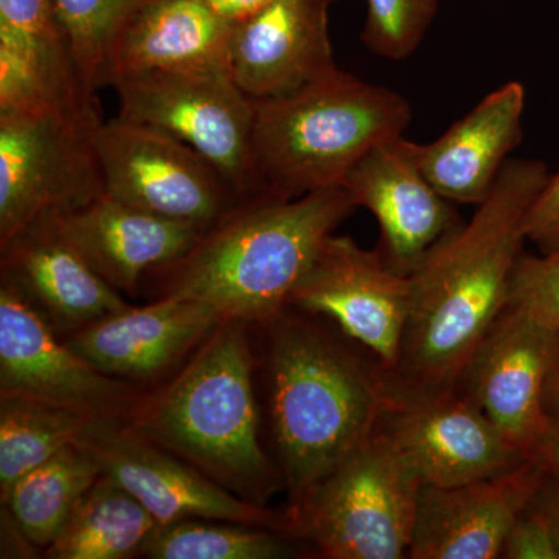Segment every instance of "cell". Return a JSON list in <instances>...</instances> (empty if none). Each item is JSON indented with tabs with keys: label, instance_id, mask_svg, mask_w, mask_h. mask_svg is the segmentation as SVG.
<instances>
[{
	"label": "cell",
	"instance_id": "16",
	"mask_svg": "<svg viewBox=\"0 0 559 559\" xmlns=\"http://www.w3.org/2000/svg\"><path fill=\"white\" fill-rule=\"evenodd\" d=\"M417 146L404 135L381 143L356 164L344 183L356 207L369 210L378 221L381 255L406 275L462 224L452 202L423 175Z\"/></svg>",
	"mask_w": 559,
	"mask_h": 559
},
{
	"label": "cell",
	"instance_id": "3",
	"mask_svg": "<svg viewBox=\"0 0 559 559\" xmlns=\"http://www.w3.org/2000/svg\"><path fill=\"white\" fill-rule=\"evenodd\" d=\"M355 209L345 187L249 202L204 231L186 255L143 280L154 283V299L201 301L221 318L260 329L290 307L320 249Z\"/></svg>",
	"mask_w": 559,
	"mask_h": 559
},
{
	"label": "cell",
	"instance_id": "13",
	"mask_svg": "<svg viewBox=\"0 0 559 559\" xmlns=\"http://www.w3.org/2000/svg\"><path fill=\"white\" fill-rule=\"evenodd\" d=\"M76 443L90 451L103 474L131 492L159 525L213 520L280 530L282 511L241 499L121 423L92 419Z\"/></svg>",
	"mask_w": 559,
	"mask_h": 559
},
{
	"label": "cell",
	"instance_id": "1",
	"mask_svg": "<svg viewBox=\"0 0 559 559\" xmlns=\"http://www.w3.org/2000/svg\"><path fill=\"white\" fill-rule=\"evenodd\" d=\"M544 162L513 159L466 224L452 229L412 272V308L393 390L455 389L471 356L509 304L527 240V216L549 182Z\"/></svg>",
	"mask_w": 559,
	"mask_h": 559
},
{
	"label": "cell",
	"instance_id": "8",
	"mask_svg": "<svg viewBox=\"0 0 559 559\" xmlns=\"http://www.w3.org/2000/svg\"><path fill=\"white\" fill-rule=\"evenodd\" d=\"M110 86L119 95V119L186 143L226 176L246 204L255 201V110L229 69L127 73Z\"/></svg>",
	"mask_w": 559,
	"mask_h": 559
},
{
	"label": "cell",
	"instance_id": "11",
	"mask_svg": "<svg viewBox=\"0 0 559 559\" xmlns=\"http://www.w3.org/2000/svg\"><path fill=\"white\" fill-rule=\"evenodd\" d=\"M380 430L423 485L452 487L499 476L527 457L462 390H393Z\"/></svg>",
	"mask_w": 559,
	"mask_h": 559
},
{
	"label": "cell",
	"instance_id": "18",
	"mask_svg": "<svg viewBox=\"0 0 559 559\" xmlns=\"http://www.w3.org/2000/svg\"><path fill=\"white\" fill-rule=\"evenodd\" d=\"M334 0H274L231 28L227 68L252 100L282 97L337 68L330 38Z\"/></svg>",
	"mask_w": 559,
	"mask_h": 559
},
{
	"label": "cell",
	"instance_id": "7",
	"mask_svg": "<svg viewBox=\"0 0 559 559\" xmlns=\"http://www.w3.org/2000/svg\"><path fill=\"white\" fill-rule=\"evenodd\" d=\"M102 121L97 105L0 112V246L105 193L94 145Z\"/></svg>",
	"mask_w": 559,
	"mask_h": 559
},
{
	"label": "cell",
	"instance_id": "27",
	"mask_svg": "<svg viewBox=\"0 0 559 559\" xmlns=\"http://www.w3.org/2000/svg\"><path fill=\"white\" fill-rule=\"evenodd\" d=\"M299 543L285 533L240 522L189 520L157 525L140 549L151 559H280Z\"/></svg>",
	"mask_w": 559,
	"mask_h": 559
},
{
	"label": "cell",
	"instance_id": "25",
	"mask_svg": "<svg viewBox=\"0 0 559 559\" xmlns=\"http://www.w3.org/2000/svg\"><path fill=\"white\" fill-rule=\"evenodd\" d=\"M102 474L90 451L73 443L25 474L2 506L25 538L44 551L60 535L79 500Z\"/></svg>",
	"mask_w": 559,
	"mask_h": 559
},
{
	"label": "cell",
	"instance_id": "29",
	"mask_svg": "<svg viewBox=\"0 0 559 559\" xmlns=\"http://www.w3.org/2000/svg\"><path fill=\"white\" fill-rule=\"evenodd\" d=\"M439 7L440 0H367L360 40L377 57L406 60L421 46Z\"/></svg>",
	"mask_w": 559,
	"mask_h": 559
},
{
	"label": "cell",
	"instance_id": "20",
	"mask_svg": "<svg viewBox=\"0 0 559 559\" xmlns=\"http://www.w3.org/2000/svg\"><path fill=\"white\" fill-rule=\"evenodd\" d=\"M92 105L53 0H0V112Z\"/></svg>",
	"mask_w": 559,
	"mask_h": 559
},
{
	"label": "cell",
	"instance_id": "4",
	"mask_svg": "<svg viewBox=\"0 0 559 559\" xmlns=\"http://www.w3.org/2000/svg\"><path fill=\"white\" fill-rule=\"evenodd\" d=\"M252 329L221 320L171 377L145 390L123 426L241 499L266 506L283 484L260 439Z\"/></svg>",
	"mask_w": 559,
	"mask_h": 559
},
{
	"label": "cell",
	"instance_id": "23",
	"mask_svg": "<svg viewBox=\"0 0 559 559\" xmlns=\"http://www.w3.org/2000/svg\"><path fill=\"white\" fill-rule=\"evenodd\" d=\"M231 28L205 0H153L121 36L109 84L127 73L229 69Z\"/></svg>",
	"mask_w": 559,
	"mask_h": 559
},
{
	"label": "cell",
	"instance_id": "21",
	"mask_svg": "<svg viewBox=\"0 0 559 559\" xmlns=\"http://www.w3.org/2000/svg\"><path fill=\"white\" fill-rule=\"evenodd\" d=\"M58 226L105 282L135 296L148 272L179 260L202 237L201 229L153 215L103 193L69 212Z\"/></svg>",
	"mask_w": 559,
	"mask_h": 559
},
{
	"label": "cell",
	"instance_id": "5",
	"mask_svg": "<svg viewBox=\"0 0 559 559\" xmlns=\"http://www.w3.org/2000/svg\"><path fill=\"white\" fill-rule=\"evenodd\" d=\"M253 202L344 187L356 164L404 135L412 119L399 92L337 68L282 97L253 100Z\"/></svg>",
	"mask_w": 559,
	"mask_h": 559
},
{
	"label": "cell",
	"instance_id": "33",
	"mask_svg": "<svg viewBox=\"0 0 559 559\" xmlns=\"http://www.w3.org/2000/svg\"><path fill=\"white\" fill-rule=\"evenodd\" d=\"M533 502L549 521L559 550V477L547 471L546 479L540 485Z\"/></svg>",
	"mask_w": 559,
	"mask_h": 559
},
{
	"label": "cell",
	"instance_id": "31",
	"mask_svg": "<svg viewBox=\"0 0 559 559\" xmlns=\"http://www.w3.org/2000/svg\"><path fill=\"white\" fill-rule=\"evenodd\" d=\"M500 558L559 559L558 546L549 521L535 502L530 503L511 525Z\"/></svg>",
	"mask_w": 559,
	"mask_h": 559
},
{
	"label": "cell",
	"instance_id": "35",
	"mask_svg": "<svg viewBox=\"0 0 559 559\" xmlns=\"http://www.w3.org/2000/svg\"><path fill=\"white\" fill-rule=\"evenodd\" d=\"M544 411L549 419L550 429L559 433V360L551 370L544 392Z\"/></svg>",
	"mask_w": 559,
	"mask_h": 559
},
{
	"label": "cell",
	"instance_id": "6",
	"mask_svg": "<svg viewBox=\"0 0 559 559\" xmlns=\"http://www.w3.org/2000/svg\"><path fill=\"white\" fill-rule=\"evenodd\" d=\"M421 480L380 429L282 511L280 532L326 559L407 558Z\"/></svg>",
	"mask_w": 559,
	"mask_h": 559
},
{
	"label": "cell",
	"instance_id": "24",
	"mask_svg": "<svg viewBox=\"0 0 559 559\" xmlns=\"http://www.w3.org/2000/svg\"><path fill=\"white\" fill-rule=\"evenodd\" d=\"M157 521L131 492L102 474L79 500L57 539L44 550L50 559L139 557Z\"/></svg>",
	"mask_w": 559,
	"mask_h": 559
},
{
	"label": "cell",
	"instance_id": "2",
	"mask_svg": "<svg viewBox=\"0 0 559 559\" xmlns=\"http://www.w3.org/2000/svg\"><path fill=\"white\" fill-rule=\"evenodd\" d=\"M266 411L289 502L380 429L393 399L390 373L318 314L286 308L267 325Z\"/></svg>",
	"mask_w": 559,
	"mask_h": 559
},
{
	"label": "cell",
	"instance_id": "34",
	"mask_svg": "<svg viewBox=\"0 0 559 559\" xmlns=\"http://www.w3.org/2000/svg\"><path fill=\"white\" fill-rule=\"evenodd\" d=\"M205 2L221 17L235 24L270 5L274 0H205Z\"/></svg>",
	"mask_w": 559,
	"mask_h": 559
},
{
	"label": "cell",
	"instance_id": "19",
	"mask_svg": "<svg viewBox=\"0 0 559 559\" xmlns=\"http://www.w3.org/2000/svg\"><path fill=\"white\" fill-rule=\"evenodd\" d=\"M2 282L9 283L66 340L128 307L62 235L57 213L36 219L0 246Z\"/></svg>",
	"mask_w": 559,
	"mask_h": 559
},
{
	"label": "cell",
	"instance_id": "26",
	"mask_svg": "<svg viewBox=\"0 0 559 559\" xmlns=\"http://www.w3.org/2000/svg\"><path fill=\"white\" fill-rule=\"evenodd\" d=\"M92 419L47 401L0 393V499L25 474L76 443Z\"/></svg>",
	"mask_w": 559,
	"mask_h": 559
},
{
	"label": "cell",
	"instance_id": "10",
	"mask_svg": "<svg viewBox=\"0 0 559 559\" xmlns=\"http://www.w3.org/2000/svg\"><path fill=\"white\" fill-rule=\"evenodd\" d=\"M290 307L330 320L392 374L409 322L411 275L389 266L380 250L333 234L294 290Z\"/></svg>",
	"mask_w": 559,
	"mask_h": 559
},
{
	"label": "cell",
	"instance_id": "22",
	"mask_svg": "<svg viewBox=\"0 0 559 559\" xmlns=\"http://www.w3.org/2000/svg\"><path fill=\"white\" fill-rule=\"evenodd\" d=\"M525 87L510 81L477 103L441 138L417 146L423 175L441 197L479 205L522 140Z\"/></svg>",
	"mask_w": 559,
	"mask_h": 559
},
{
	"label": "cell",
	"instance_id": "17",
	"mask_svg": "<svg viewBox=\"0 0 559 559\" xmlns=\"http://www.w3.org/2000/svg\"><path fill=\"white\" fill-rule=\"evenodd\" d=\"M547 469L536 459L516 468L452 487L423 485L411 559L502 557L511 525L535 499Z\"/></svg>",
	"mask_w": 559,
	"mask_h": 559
},
{
	"label": "cell",
	"instance_id": "30",
	"mask_svg": "<svg viewBox=\"0 0 559 559\" xmlns=\"http://www.w3.org/2000/svg\"><path fill=\"white\" fill-rule=\"evenodd\" d=\"M507 307L559 330V249L539 257L522 253L511 277Z\"/></svg>",
	"mask_w": 559,
	"mask_h": 559
},
{
	"label": "cell",
	"instance_id": "9",
	"mask_svg": "<svg viewBox=\"0 0 559 559\" xmlns=\"http://www.w3.org/2000/svg\"><path fill=\"white\" fill-rule=\"evenodd\" d=\"M105 193L207 231L242 201L229 180L186 143L116 117L94 134Z\"/></svg>",
	"mask_w": 559,
	"mask_h": 559
},
{
	"label": "cell",
	"instance_id": "28",
	"mask_svg": "<svg viewBox=\"0 0 559 559\" xmlns=\"http://www.w3.org/2000/svg\"><path fill=\"white\" fill-rule=\"evenodd\" d=\"M153 0H53L81 86L90 97L109 84L110 61L121 36Z\"/></svg>",
	"mask_w": 559,
	"mask_h": 559
},
{
	"label": "cell",
	"instance_id": "36",
	"mask_svg": "<svg viewBox=\"0 0 559 559\" xmlns=\"http://www.w3.org/2000/svg\"><path fill=\"white\" fill-rule=\"evenodd\" d=\"M533 459L538 460L544 468L559 477V433L550 429L549 436L540 443Z\"/></svg>",
	"mask_w": 559,
	"mask_h": 559
},
{
	"label": "cell",
	"instance_id": "12",
	"mask_svg": "<svg viewBox=\"0 0 559 559\" xmlns=\"http://www.w3.org/2000/svg\"><path fill=\"white\" fill-rule=\"evenodd\" d=\"M0 393L31 396L123 425L145 389L95 369L13 286L2 282Z\"/></svg>",
	"mask_w": 559,
	"mask_h": 559
},
{
	"label": "cell",
	"instance_id": "15",
	"mask_svg": "<svg viewBox=\"0 0 559 559\" xmlns=\"http://www.w3.org/2000/svg\"><path fill=\"white\" fill-rule=\"evenodd\" d=\"M223 319L201 301L160 297L128 305L64 341L102 373L150 390L171 377Z\"/></svg>",
	"mask_w": 559,
	"mask_h": 559
},
{
	"label": "cell",
	"instance_id": "14",
	"mask_svg": "<svg viewBox=\"0 0 559 559\" xmlns=\"http://www.w3.org/2000/svg\"><path fill=\"white\" fill-rule=\"evenodd\" d=\"M559 360V330L506 308L457 385L527 457L550 433L544 392Z\"/></svg>",
	"mask_w": 559,
	"mask_h": 559
},
{
	"label": "cell",
	"instance_id": "32",
	"mask_svg": "<svg viewBox=\"0 0 559 559\" xmlns=\"http://www.w3.org/2000/svg\"><path fill=\"white\" fill-rule=\"evenodd\" d=\"M527 240L538 246L540 253L559 249V173L550 176L527 216Z\"/></svg>",
	"mask_w": 559,
	"mask_h": 559
}]
</instances>
